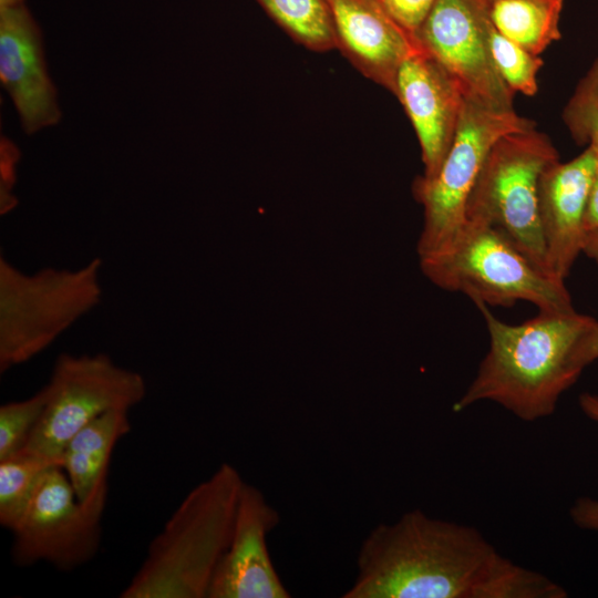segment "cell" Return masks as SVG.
Listing matches in <instances>:
<instances>
[{"instance_id":"obj_1","label":"cell","mask_w":598,"mask_h":598,"mask_svg":"<svg viewBox=\"0 0 598 598\" xmlns=\"http://www.w3.org/2000/svg\"><path fill=\"white\" fill-rule=\"evenodd\" d=\"M343 598H565L548 576L502 555L476 528L421 509L372 528Z\"/></svg>"},{"instance_id":"obj_2","label":"cell","mask_w":598,"mask_h":598,"mask_svg":"<svg viewBox=\"0 0 598 598\" xmlns=\"http://www.w3.org/2000/svg\"><path fill=\"white\" fill-rule=\"evenodd\" d=\"M476 307L489 333V349L454 411L491 401L527 422L551 415L560 395L582 372L574 363V352L597 320L576 310L539 311L523 323L508 324L487 305Z\"/></svg>"},{"instance_id":"obj_3","label":"cell","mask_w":598,"mask_h":598,"mask_svg":"<svg viewBox=\"0 0 598 598\" xmlns=\"http://www.w3.org/2000/svg\"><path fill=\"white\" fill-rule=\"evenodd\" d=\"M245 481L221 463L182 499L121 598H207L215 569L231 538Z\"/></svg>"},{"instance_id":"obj_4","label":"cell","mask_w":598,"mask_h":598,"mask_svg":"<svg viewBox=\"0 0 598 598\" xmlns=\"http://www.w3.org/2000/svg\"><path fill=\"white\" fill-rule=\"evenodd\" d=\"M102 260L24 272L0 257V372L23 364L96 308Z\"/></svg>"},{"instance_id":"obj_5","label":"cell","mask_w":598,"mask_h":598,"mask_svg":"<svg viewBox=\"0 0 598 598\" xmlns=\"http://www.w3.org/2000/svg\"><path fill=\"white\" fill-rule=\"evenodd\" d=\"M422 272L437 287L474 303L512 307L519 300L542 312L575 310L565 280L536 268L498 229L465 221L443 250L420 259Z\"/></svg>"},{"instance_id":"obj_6","label":"cell","mask_w":598,"mask_h":598,"mask_svg":"<svg viewBox=\"0 0 598 598\" xmlns=\"http://www.w3.org/2000/svg\"><path fill=\"white\" fill-rule=\"evenodd\" d=\"M558 161L549 136L536 127L505 134L489 150L465 207V221L495 227L550 276L538 215V185L544 171Z\"/></svg>"},{"instance_id":"obj_7","label":"cell","mask_w":598,"mask_h":598,"mask_svg":"<svg viewBox=\"0 0 598 598\" xmlns=\"http://www.w3.org/2000/svg\"><path fill=\"white\" fill-rule=\"evenodd\" d=\"M535 127L533 120L515 110L489 109L464 96L453 143L437 174L431 179L417 177L413 184L424 210L420 259L445 249L462 230L468 196L494 143L505 134Z\"/></svg>"},{"instance_id":"obj_8","label":"cell","mask_w":598,"mask_h":598,"mask_svg":"<svg viewBox=\"0 0 598 598\" xmlns=\"http://www.w3.org/2000/svg\"><path fill=\"white\" fill-rule=\"evenodd\" d=\"M43 414L22 451L60 464L81 429L110 411H130L146 396L144 377L105 353H61L53 365Z\"/></svg>"},{"instance_id":"obj_9","label":"cell","mask_w":598,"mask_h":598,"mask_svg":"<svg viewBox=\"0 0 598 598\" xmlns=\"http://www.w3.org/2000/svg\"><path fill=\"white\" fill-rule=\"evenodd\" d=\"M102 517L78 501L63 468L52 466L11 530L12 561L19 567L41 561L61 570L80 567L100 548Z\"/></svg>"},{"instance_id":"obj_10","label":"cell","mask_w":598,"mask_h":598,"mask_svg":"<svg viewBox=\"0 0 598 598\" xmlns=\"http://www.w3.org/2000/svg\"><path fill=\"white\" fill-rule=\"evenodd\" d=\"M491 24L486 0H434L414 37L419 48L456 79L465 97L489 109L513 111L515 93L489 51Z\"/></svg>"},{"instance_id":"obj_11","label":"cell","mask_w":598,"mask_h":598,"mask_svg":"<svg viewBox=\"0 0 598 598\" xmlns=\"http://www.w3.org/2000/svg\"><path fill=\"white\" fill-rule=\"evenodd\" d=\"M280 522L261 489L244 483L233 534L221 556L207 598H288L270 557L267 537Z\"/></svg>"},{"instance_id":"obj_12","label":"cell","mask_w":598,"mask_h":598,"mask_svg":"<svg viewBox=\"0 0 598 598\" xmlns=\"http://www.w3.org/2000/svg\"><path fill=\"white\" fill-rule=\"evenodd\" d=\"M394 95L420 143L424 164L421 177L431 179L453 143L464 101L463 90L441 63L420 49L402 62Z\"/></svg>"},{"instance_id":"obj_13","label":"cell","mask_w":598,"mask_h":598,"mask_svg":"<svg viewBox=\"0 0 598 598\" xmlns=\"http://www.w3.org/2000/svg\"><path fill=\"white\" fill-rule=\"evenodd\" d=\"M0 80L27 134L60 122L61 110L47 69L42 33L24 4L0 10Z\"/></svg>"},{"instance_id":"obj_14","label":"cell","mask_w":598,"mask_h":598,"mask_svg":"<svg viewBox=\"0 0 598 598\" xmlns=\"http://www.w3.org/2000/svg\"><path fill=\"white\" fill-rule=\"evenodd\" d=\"M337 49L368 79L395 92L402 62L420 50L414 34L378 0H326Z\"/></svg>"},{"instance_id":"obj_15","label":"cell","mask_w":598,"mask_h":598,"mask_svg":"<svg viewBox=\"0 0 598 598\" xmlns=\"http://www.w3.org/2000/svg\"><path fill=\"white\" fill-rule=\"evenodd\" d=\"M598 164L591 146L575 158L548 166L538 185V215L547 260L554 276L565 280L584 250L585 210Z\"/></svg>"},{"instance_id":"obj_16","label":"cell","mask_w":598,"mask_h":598,"mask_svg":"<svg viewBox=\"0 0 598 598\" xmlns=\"http://www.w3.org/2000/svg\"><path fill=\"white\" fill-rule=\"evenodd\" d=\"M130 411H110L90 422L65 445L61 467L78 501L103 516L107 495V473L117 442L130 433Z\"/></svg>"},{"instance_id":"obj_17","label":"cell","mask_w":598,"mask_h":598,"mask_svg":"<svg viewBox=\"0 0 598 598\" xmlns=\"http://www.w3.org/2000/svg\"><path fill=\"white\" fill-rule=\"evenodd\" d=\"M564 0H491L494 27L532 54L540 55L561 38L559 20Z\"/></svg>"},{"instance_id":"obj_18","label":"cell","mask_w":598,"mask_h":598,"mask_svg":"<svg viewBox=\"0 0 598 598\" xmlns=\"http://www.w3.org/2000/svg\"><path fill=\"white\" fill-rule=\"evenodd\" d=\"M266 13L296 42L313 51L337 49L326 0H257Z\"/></svg>"},{"instance_id":"obj_19","label":"cell","mask_w":598,"mask_h":598,"mask_svg":"<svg viewBox=\"0 0 598 598\" xmlns=\"http://www.w3.org/2000/svg\"><path fill=\"white\" fill-rule=\"evenodd\" d=\"M56 462L20 451L0 461V524L10 532L20 520L43 476Z\"/></svg>"},{"instance_id":"obj_20","label":"cell","mask_w":598,"mask_h":598,"mask_svg":"<svg viewBox=\"0 0 598 598\" xmlns=\"http://www.w3.org/2000/svg\"><path fill=\"white\" fill-rule=\"evenodd\" d=\"M561 120L576 144L598 151V54L577 82Z\"/></svg>"},{"instance_id":"obj_21","label":"cell","mask_w":598,"mask_h":598,"mask_svg":"<svg viewBox=\"0 0 598 598\" xmlns=\"http://www.w3.org/2000/svg\"><path fill=\"white\" fill-rule=\"evenodd\" d=\"M488 45L493 61L502 79L514 92L526 96L537 93V74L544 62L535 55L507 39L493 24L488 30Z\"/></svg>"},{"instance_id":"obj_22","label":"cell","mask_w":598,"mask_h":598,"mask_svg":"<svg viewBox=\"0 0 598 598\" xmlns=\"http://www.w3.org/2000/svg\"><path fill=\"white\" fill-rule=\"evenodd\" d=\"M47 403L43 386L33 395L0 406V461L22 451L38 425Z\"/></svg>"},{"instance_id":"obj_23","label":"cell","mask_w":598,"mask_h":598,"mask_svg":"<svg viewBox=\"0 0 598 598\" xmlns=\"http://www.w3.org/2000/svg\"><path fill=\"white\" fill-rule=\"evenodd\" d=\"M434 0H385L388 11L412 34L425 18Z\"/></svg>"},{"instance_id":"obj_24","label":"cell","mask_w":598,"mask_h":598,"mask_svg":"<svg viewBox=\"0 0 598 598\" xmlns=\"http://www.w3.org/2000/svg\"><path fill=\"white\" fill-rule=\"evenodd\" d=\"M18 157L19 154L16 147L7 140H3L1 145V214H7L17 204L12 189Z\"/></svg>"},{"instance_id":"obj_25","label":"cell","mask_w":598,"mask_h":598,"mask_svg":"<svg viewBox=\"0 0 598 598\" xmlns=\"http://www.w3.org/2000/svg\"><path fill=\"white\" fill-rule=\"evenodd\" d=\"M575 525L584 529L598 530V499L582 496L569 509Z\"/></svg>"},{"instance_id":"obj_26","label":"cell","mask_w":598,"mask_h":598,"mask_svg":"<svg viewBox=\"0 0 598 598\" xmlns=\"http://www.w3.org/2000/svg\"><path fill=\"white\" fill-rule=\"evenodd\" d=\"M573 359L580 370L598 359V321L578 342Z\"/></svg>"},{"instance_id":"obj_27","label":"cell","mask_w":598,"mask_h":598,"mask_svg":"<svg viewBox=\"0 0 598 598\" xmlns=\"http://www.w3.org/2000/svg\"><path fill=\"white\" fill-rule=\"evenodd\" d=\"M584 228L586 231V236L592 231L598 230V164L588 194L584 218Z\"/></svg>"},{"instance_id":"obj_28","label":"cell","mask_w":598,"mask_h":598,"mask_svg":"<svg viewBox=\"0 0 598 598\" xmlns=\"http://www.w3.org/2000/svg\"><path fill=\"white\" fill-rule=\"evenodd\" d=\"M579 405L586 416L598 422V395L589 392L580 394Z\"/></svg>"},{"instance_id":"obj_29","label":"cell","mask_w":598,"mask_h":598,"mask_svg":"<svg viewBox=\"0 0 598 598\" xmlns=\"http://www.w3.org/2000/svg\"><path fill=\"white\" fill-rule=\"evenodd\" d=\"M587 256L594 258L598 262V230L586 236L584 250Z\"/></svg>"},{"instance_id":"obj_30","label":"cell","mask_w":598,"mask_h":598,"mask_svg":"<svg viewBox=\"0 0 598 598\" xmlns=\"http://www.w3.org/2000/svg\"><path fill=\"white\" fill-rule=\"evenodd\" d=\"M24 4V0H0V10Z\"/></svg>"},{"instance_id":"obj_31","label":"cell","mask_w":598,"mask_h":598,"mask_svg":"<svg viewBox=\"0 0 598 598\" xmlns=\"http://www.w3.org/2000/svg\"><path fill=\"white\" fill-rule=\"evenodd\" d=\"M378 1H380V2L383 3V4H384V2H385V0H378Z\"/></svg>"},{"instance_id":"obj_32","label":"cell","mask_w":598,"mask_h":598,"mask_svg":"<svg viewBox=\"0 0 598 598\" xmlns=\"http://www.w3.org/2000/svg\"><path fill=\"white\" fill-rule=\"evenodd\" d=\"M487 2L491 1V0H486Z\"/></svg>"}]
</instances>
